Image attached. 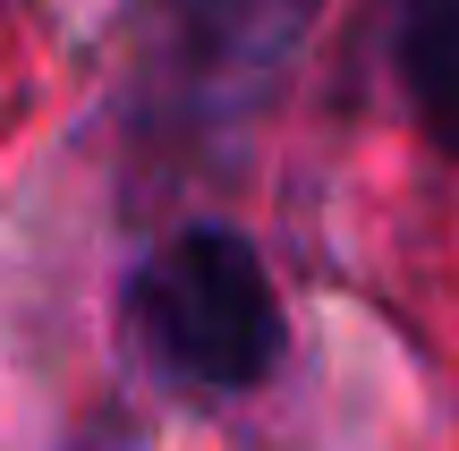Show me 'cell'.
<instances>
[{
    "label": "cell",
    "mask_w": 459,
    "mask_h": 451,
    "mask_svg": "<svg viewBox=\"0 0 459 451\" xmlns=\"http://www.w3.org/2000/svg\"><path fill=\"white\" fill-rule=\"evenodd\" d=\"M136 324H145V350L196 392H255L273 384L281 350H290L281 290L255 239L230 221H187L145 256Z\"/></svg>",
    "instance_id": "cell-1"
},
{
    "label": "cell",
    "mask_w": 459,
    "mask_h": 451,
    "mask_svg": "<svg viewBox=\"0 0 459 451\" xmlns=\"http://www.w3.org/2000/svg\"><path fill=\"white\" fill-rule=\"evenodd\" d=\"M307 26L315 0H162V68L204 111H247Z\"/></svg>",
    "instance_id": "cell-2"
},
{
    "label": "cell",
    "mask_w": 459,
    "mask_h": 451,
    "mask_svg": "<svg viewBox=\"0 0 459 451\" xmlns=\"http://www.w3.org/2000/svg\"><path fill=\"white\" fill-rule=\"evenodd\" d=\"M392 68L426 145L459 162V0H409L392 26Z\"/></svg>",
    "instance_id": "cell-3"
}]
</instances>
